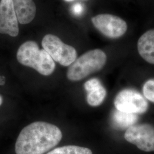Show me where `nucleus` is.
Masks as SVG:
<instances>
[{
    "label": "nucleus",
    "instance_id": "obj_10",
    "mask_svg": "<svg viewBox=\"0 0 154 154\" xmlns=\"http://www.w3.org/2000/svg\"><path fill=\"white\" fill-rule=\"evenodd\" d=\"M18 22L28 24L35 16L36 6L33 0H12Z\"/></svg>",
    "mask_w": 154,
    "mask_h": 154
},
{
    "label": "nucleus",
    "instance_id": "obj_7",
    "mask_svg": "<svg viewBox=\"0 0 154 154\" xmlns=\"http://www.w3.org/2000/svg\"><path fill=\"white\" fill-rule=\"evenodd\" d=\"M125 138L143 151H154V127L151 125H134L130 127L125 134Z\"/></svg>",
    "mask_w": 154,
    "mask_h": 154
},
{
    "label": "nucleus",
    "instance_id": "obj_16",
    "mask_svg": "<svg viewBox=\"0 0 154 154\" xmlns=\"http://www.w3.org/2000/svg\"><path fill=\"white\" fill-rule=\"evenodd\" d=\"M5 77L0 76V85H4L5 84Z\"/></svg>",
    "mask_w": 154,
    "mask_h": 154
},
{
    "label": "nucleus",
    "instance_id": "obj_11",
    "mask_svg": "<svg viewBox=\"0 0 154 154\" xmlns=\"http://www.w3.org/2000/svg\"><path fill=\"white\" fill-rule=\"evenodd\" d=\"M138 50L143 60L154 65V29L147 31L138 39Z\"/></svg>",
    "mask_w": 154,
    "mask_h": 154
},
{
    "label": "nucleus",
    "instance_id": "obj_2",
    "mask_svg": "<svg viewBox=\"0 0 154 154\" xmlns=\"http://www.w3.org/2000/svg\"><path fill=\"white\" fill-rule=\"evenodd\" d=\"M17 59L22 65L32 67L45 76L51 75L55 70V62L50 55L44 49H40L32 41H26L20 46Z\"/></svg>",
    "mask_w": 154,
    "mask_h": 154
},
{
    "label": "nucleus",
    "instance_id": "obj_15",
    "mask_svg": "<svg viewBox=\"0 0 154 154\" xmlns=\"http://www.w3.org/2000/svg\"><path fill=\"white\" fill-rule=\"evenodd\" d=\"M72 13L75 16H80L84 11V7L81 3H76L72 6L71 8Z\"/></svg>",
    "mask_w": 154,
    "mask_h": 154
},
{
    "label": "nucleus",
    "instance_id": "obj_14",
    "mask_svg": "<svg viewBox=\"0 0 154 154\" xmlns=\"http://www.w3.org/2000/svg\"><path fill=\"white\" fill-rule=\"evenodd\" d=\"M143 93L146 99L154 103V79H149L144 83Z\"/></svg>",
    "mask_w": 154,
    "mask_h": 154
},
{
    "label": "nucleus",
    "instance_id": "obj_1",
    "mask_svg": "<svg viewBox=\"0 0 154 154\" xmlns=\"http://www.w3.org/2000/svg\"><path fill=\"white\" fill-rule=\"evenodd\" d=\"M62 138L61 130L44 122H35L24 127L15 145L16 154H44L55 147Z\"/></svg>",
    "mask_w": 154,
    "mask_h": 154
},
{
    "label": "nucleus",
    "instance_id": "obj_4",
    "mask_svg": "<svg viewBox=\"0 0 154 154\" xmlns=\"http://www.w3.org/2000/svg\"><path fill=\"white\" fill-rule=\"evenodd\" d=\"M42 46L54 61L63 66H69L77 59V51L72 46L64 44L53 34H47L42 39Z\"/></svg>",
    "mask_w": 154,
    "mask_h": 154
},
{
    "label": "nucleus",
    "instance_id": "obj_5",
    "mask_svg": "<svg viewBox=\"0 0 154 154\" xmlns=\"http://www.w3.org/2000/svg\"><path fill=\"white\" fill-rule=\"evenodd\" d=\"M114 105L117 110L134 114L144 113L149 108L146 99L132 89L121 91L115 98Z\"/></svg>",
    "mask_w": 154,
    "mask_h": 154
},
{
    "label": "nucleus",
    "instance_id": "obj_9",
    "mask_svg": "<svg viewBox=\"0 0 154 154\" xmlns=\"http://www.w3.org/2000/svg\"><path fill=\"white\" fill-rule=\"evenodd\" d=\"M84 87L87 91V102L93 107L101 105L106 97L107 91L98 79L93 78L85 83Z\"/></svg>",
    "mask_w": 154,
    "mask_h": 154
},
{
    "label": "nucleus",
    "instance_id": "obj_8",
    "mask_svg": "<svg viewBox=\"0 0 154 154\" xmlns=\"http://www.w3.org/2000/svg\"><path fill=\"white\" fill-rule=\"evenodd\" d=\"M0 33L11 37L18 35V20L12 0L0 1Z\"/></svg>",
    "mask_w": 154,
    "mask_h": 154
},
{
    "label": "nucleus",
    "instance_id": "obj_18",
    "mask_svg": "<svg viewBox=\"0 0 154 154\" xmlns=\"http://www.w3.org/2000/svg\"><path fill=\"white\" fill-rule=\"evenodd\" d=\"M64 1H67V2H70V1H74V0H64Z\"/></svg>",
    "mask_w": 154,
    "mask_h": 154
},
{
    "label": "nucleus",
    "instance_id": "obj_3",
    "mask_svg": "<svg viewBox=\"0 0 154 154\" xmlns=\"http://www.w3.org/2000/svg\"><path fill=\"white\" fill-rule=\"evenodd\" d=\"M107 61L105 52L100 49L91 50L77 58L69 66L67 77L71 81H79L89 75L99 72Z\"/></svg>",
    "mask_w": 154,
    "mask_h": 154
},
{
    "label": "nucleus",
    "instance_id": "obj_17",
    "mask_svg": "<svg viewBox=\"0 0 154 154\" xmlns=\"http://www.w3.org/2000/svg\"><path fill=\"white\" fill-rule=\"evenodd\" d=\"M2 102H3V98H2V97L0 95V106L2 104Z\"/></svg>",
    "mask_w": 154,
    "mask_h": 154
},
{
    "label": "nucleus",
    "instance_id": "obj_13",
    "mask_svg": "<svg viewBox=\"0 0 154 154\" xmlns=\"http://www.w3.org/2000/svg\"><path fill=\"white\" fill-rule=\"evenodd\" d=\"M47 154H93V152L86 147L77 146H66L54 149Z\"/></svg>",
    "mask_w": 154,
    "mask_h": 154
},
{
    "label": "nucleus",
    "instance_id": "obj_12",
    "mask_svg": "<svg viewBox=\"0 0 154 154\" xmlns=\"http://www.w3.org/2000/svg\"><path fill=\"white\" fill-rule=\"evenodd\" d=\"M137 114H130L116 110L112 115L114 125L121 129H126L134 125L138 121Z\"/></svg>",
    "mask_w": 154,
    "mask_h": 154
},
{
    "label": "nucleus",
    "instance_id": "obj_6",
    "mask_svg": "<svg viewBox=\"0 0 154 154\" xmlns=\"http://www.w3.org/2000/svg\"><path fill=\"white\" fill-rule=\"evenodd\" d=\"M95 28L106 37L118 38L127 30V25L121 17L110 14H100L91 18Z\"/></svg>",
    "mask_w": 154,
    "mask_h": 154
}]
</instances>
